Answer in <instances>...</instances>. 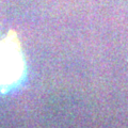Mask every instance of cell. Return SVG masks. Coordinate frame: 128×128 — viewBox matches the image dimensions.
Segmentation results:
<instances>
[{
	"mask_svg": "<svg viewBox=\"0 0 128 128\" xmlns=\"http://www.w3.org/2000/svg\"><path fill=\"white\" fill-rule=\"evenodd\" d=\"M22 72V59L14 42H0V86L15 82Z\"/></svg>",
	"mask_w": 128,
	"mask_h": 128,
	"instance_id": "obj_1",
	"label": "cell"
}]
</instances>
